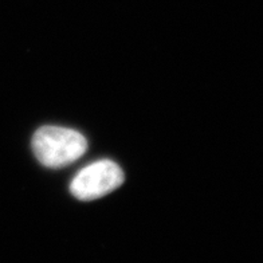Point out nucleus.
Instances as JSON below:
<instances>
[{
    "instance_id": "1",
    "label": "nucleus",
    "mask_w": 263,
    "mask_h": 263,
    "mask_svg": "<svg viewBox=\"0 0 263 263\" xmlns=\"http://www.w3.org/2000/svg\"><path fill=\"white\" fill-rule=\"evenodd\" d=\"M32 151L41 164L62 168L74 163L86 152L87 141L80 132L62 126H42L32 137Z\"/></svg>"
},
{
    "instance_id": "2",
    "label": "nucleus",
    "mask_w": 263,
    "mask_h": 263,
    "mask_svg": "<svg viewBox=\"0 0 263 263\" xmlns=\"http://www.w3.org/2000/svg\"><path fill=\"white\" fill-rule=\"evenodd\" d=\"M124 179V172L115 161L100 160L77 173L70 184V192L80 200H96L117 190Z\"/></svg>"
}]
</instances>
